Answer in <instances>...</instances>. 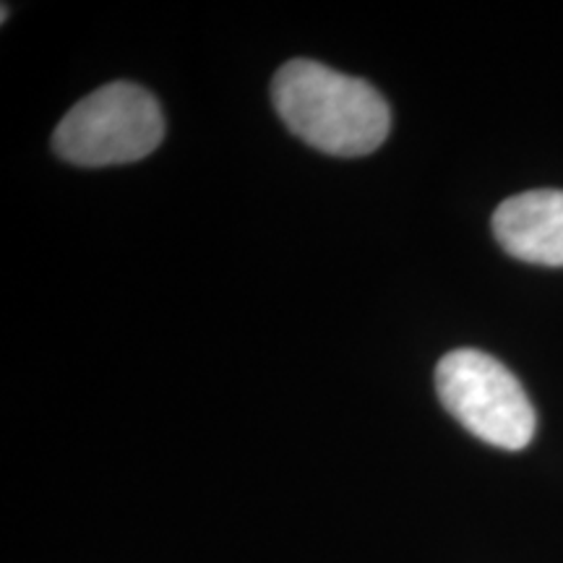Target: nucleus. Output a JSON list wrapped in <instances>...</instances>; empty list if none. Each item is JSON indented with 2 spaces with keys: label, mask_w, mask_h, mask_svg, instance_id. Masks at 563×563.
Segmentation results:
<instances>
[{
  "label": "nucleus",
  "mask_w": 563,
  "mask_h": 563,
  "mask_svg": "<svg viewBox=\"0 0 563 563\" xmlns=\"http://www.w3.org/2000/svg\"><path fill=\"white\" fill-rule=\"evenodd\" d=\"M165 118L144 87L115 81L74 104L53 133L63 159L81 167L129 165L157 150Z\"/></svg>",
  "instance_id": "2"
},
{
  "label": "nucleus",
  "mask_w": 563,
  "mask_h": 563,
  "mask_svg": "<svg viewBox=\"0 0 563 563\" xmlns=\"http://www.w3.org/2000/svg\"><path fill=\"white\" fill-rule=\"evenodd\" d=\"M493 235L519 262L563 266V191H527L493 214Z\"/></svg>",
  "instance_id": "4"
},
{
  "label": "nucleus",
  "mask_w": 563,
  "mask_h": 563,
  "mask_svg": "<svg viewBox=\"0 0 563 563\" xmlns=\"http://www.w3.org/2000/svg\"><path fill=\"white\" fill-rule=\"evenodd\" d=\"M282 123L332 157H365L389 136L391 112L378 89L316 60H290L272 81Z\"/></svg>",
  "instance_id": "1"
},
{
  "label": "nucleus",
  "mask_w": 563,
  "mask_h": 563,
  "mask_svg": "<svg viewBox=\"0 0 563 563\" xmlns=\"http://www.w3.org/2000/svg\"><path fill=\"white\" fill-rule=\"evenodd\" d=\"M435 391L464 431L519 452L534 439L538 415L517 376L481 350H454L435 365Z\"/></svg>",
  "instance_id": "3"
}]
</instances>
